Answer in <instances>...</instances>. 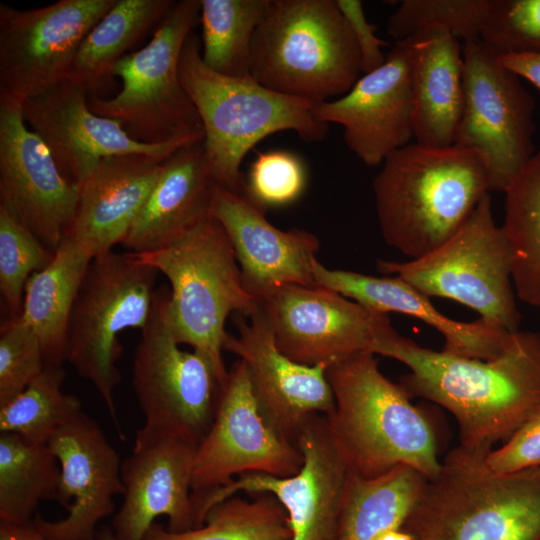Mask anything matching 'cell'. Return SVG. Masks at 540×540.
I'll return each instance as SVG.
<instances>
[{
    "instance_id": "obj_1",
    "label": "cell",
    "mask_w": 540,
    "mask_h": 540,
    "mask_svg": "<svg viewBox=\"0 0 540 540\" xmlns=\"http://www.w3.org/2000/svg\"><path fill=\"white\" fill-rule=\"evenodd\" d=\"M371 352L409 372L399 384L411 397L445 408L459 428V446L487 455L540 407V333L513 332L491 359L460 357L419 345L390 326Z\"/></svg>"
},
{
    "instance_id": "obj_2",
    "label": "cell",
    "mask_w": 540,
    "mask_h": 540,
    "mask_svg": "<svg viewBox=\"0 0 540 540\" xmlns=\"http://www.w3.org/2000/svg\"><path fill=\"white\" fill-rule=\"evenodd\" d=\"M326 375L335 402L326 416L329 432L351 474L373 479L399 465L427 479L438 474L440 440L430 415L383 375L375 354L353 355Z\"/></svg>"
},
{
    "instance_id": "obj_3",
    "label": "cell",
    "mask_w": 540,
    "mask_h": 540,
    "mask_svg": "<svg viewBox=\"0 0 540 540\" xmlns=\"http://www.w3.org/2000/svg\"><path fill=\"white\" fill-rule=\"evenodd\" d=\"M492 190L475 150L408 144L391 153L373 180L386 243L411 259L448 240Z\"/></svg>"
},
{
    "instance_id": "obj_4",
    "label": "cell",
    "mask_w": 540,
    "mask_h": 540,
    "mask_svg": "<svg viewBox=\"0 0 540 540\" xmlns=\"http://www.w3.org/2000/svg\"><path fill=\"white\" fill-rule=\"evenodd\" d=\"M179 77L202 122L212 181L234 193L245 190L244 157L267 136L288 130L316 142L328 133L329 124L314 116L317 103L273 91L251 76L229 77L207 67L194 31L181 50Z\"/></svg>"
},
{
    "instance_id": "obj_5",
    "label": "cell",
    "mask_w": 540,
    "mask_h": 540,
    "mask_svg": "<svg viewBox=\"0 0 540 540\" xmlns=\"http://www.w3.org/2000/svg\"><path fill=\"white\" fill-rule=\"evenodd\" d=\"M459 445L427 479L401 531L407 540H540V468L497 474Z\"/></svg>"
},
{
    "instance_id": "obj_6",
    "label": "cell",
    "mask_w": 540,
    "mask_h": 540,
    "mask_svg": "<svg viewBox=\"0 0 540 540\" xmlns=\"http://www.w3.org/2000/svg\"><path fill=\"white\" fill-rule=\"evenodd\" d=\"M361 73L358 46L336 0H269L252 44L254 80L320 103L347 93Z\"/></svg>"
},
{
    "instance_id": "obj_7",
    "label": "cell",
    "mask_w": 540,
    "mask_h": 540,
    "mask_svg": "<svg viewBox=\"0 0 540 540\" xmlns=\"http://www.w3.org/2000/svg\"><path fill=\"white\" fill-rule=\"evenodd\" d=\"M131 254L168 279L169 319L176 341L205 355L225 385L229 374L222 358L226 319L232 313L248 315L259 303L244 287L221 224L210 215L163 248Z\"/></svg>"
},
{
    "instance_id": "obj_8",
    "label": "cell",
    "mask_w": 540,
    "mask_h": 540,
    "mask_svg": "<svg viewBox=\"0 0 540 540\" xmlns=\"http://www.w3.org/2000/svg\"><path fill=\"white\" fill-rule=\"evenodd\" d=\"M200 8V0L174 1L149 43L114 66L119 93L110 99L89 95L92 112L118 121L139 143L203 140L201 119L179 77L181 50L200 22Z\"/></svg>"
},
{
    "instance_id": "obj_9",
    "label": "cell",
    "mask_w": 540,
    "mask_h": 540,
    "mask_svg": "<svg viewBox=\"0 0 540 540\" xmlns=\"http://www.w3.org/2000/svg\"><path fill=\"white\" fill-rule=\"evenodd\" d=\"M159 272L128 253L113 250L89 263L76 296L67 329V362L90 381L104 401L123 438L114 390L121 381L119 335L149 321Z\"/></svg>"
},
{
    "instance_id": "obj_10",
    "label": "cell",
    "mask_w": 540,
    "mask_h": 540,
    "mask_svg": "<svg viewBox=\"0 0 540 540\" xmlns=\"http://www.w3.org/2000/svg\"><path fill=\"white\" fill-rule=\"evenodd\" d=\"M379 272L396 276L424 295L469 307L488 324L519 330L521 314L512 282V253L485 195L465 223L431 252L405 262L378 260Z\"/></svg>"
},
{
    "instance_id": "obj_11",
    "label": "cell",
    "mask_w": 540,
    "mask_h": 540,
    "mask_svg": "<svg viewBox=\"0 0 540 540\" xmlns=\"http://www.w3.org/2000/svg\"><path fill=\"white\" fill-rule=\"evenodd\" d=\"M169 299L168 287L156 290L134 352L132 386L145 419L140 429L199 444L213 423L224 385L205 355L180 349L171 329Z\"/></svg>"
},
{
    "instance_id": "obj_12",
    "label": "cell",
    "mask_w": 540,
    "mask_h": 540,
    "mask_svg": "<svg viewBox=\"0 0 540 540\" xmlns=\"http://www.w3.org/2000/svg\"><path fill=\"white\" fill-rule=\"evenodd\" d=\"M462 53L463 106L453 145L477 151L492 190L504 192L535 153V101L481 39L463 42Z\"/></svg>"
},
{
    "instance_id": "obj_13",
    "label": "cell",
    "mask_w": 540,
    "mask_h": 540,
    "mask_svg": "<svg viewBox=\"0 0 540 540\" xmlns=\"http://www.w3.org/2000/svg\"><path fill=\"white\" fill-rule=\"evenodd\" d=\"M297 446L303 465L293 476L244 473L227 485L192 497L196 523L202 525L212 507L240 491L271 493L287 512L290 540H336L350 472L332 441L325 415L312 414L305 420Z\"/></svg>"
},
{
    "instance_id": "obj_14",
    "label": "cell",
    "mask_w": 540,
    "mask_h": 540,
    "mask_svg": "<svg viewBox=\"0 0 540 540\" xmlns=\"http://www.w3.org/2000/svg\"><path fill=\"white\" fill-rule=\"evenodd\" d=\"M116 0H59L18 10L0 4V92L22 100L67 79L86 35Z\"/></svg>"
},
{
    "instance_id": "obj_15",
    "label": "cell",
    "mask_w": 540,
    "mask_h": 540,
    "mask_svg": "<svg viewBox=\"0 0 540 540\" xmlns=\"http://www.w3.org/2000/svg\"><path fill=\"white\" fill-rule=\"evenodd\" d=\"M303 455L265 420L252 391L246 365L231 367L213 423L197 446L192 497L229 484L244 473L286 478L299 472Z\"/></svg>"
},
{
    "instance_id": "obj_16",
    "label": "cell",
    "mask_w": 540,
    "mask_h": 540,
    "mask_svg": "<svg viewBox=\"0 0 540 540\" xmlns=\"http://www.w3.org/2000/svg\"><path fill=\"white\" fill-rule=\"evenodd\" d=\"M278 349L295 362L314 366L371 352L391 326L372 311L327 288L284 285L259 302ZM372 353V352H371Z\"/></svg>"
},
{
    "instance_id": "obj_17",
    "label": "cell",
    "mask_w": 540,
    "mask_h": 540,
    "mask_svg": "<svg viewBox=\"0 0 540 540\" xmlns=\"http://www.w3.org/2000/svg\"><path fill=\"white\" fill-rule=\"evenodd\" d=\"M22 101L0 92V208L55 252L74 217L79 187L27 128Z\"/></svg>"
},
{
    "instance_id": "obj_18",
    "label": "cell",
    "mask_w": 540,
    "mask_h": 540,
    "mask_svg": "<svg viewBox=\"0 0 540 540\" xmlns=\"http://www.w3.org/2000/svg\"><path fill=\"white\" fill-rule=\"evenodd\" d=\"M246 316L238 313L234 320L238 335L227 334L223 350L237 355L246 365L253 394L267 423L297 446L301 427L310 415L328 416L334 410L327 366L304 365L284 355L276 346L260 305Z\"/></svg>"
},
{
    "instance_id": "obj_19",
    "label": "cell",
    "mask_w": 540,
    "mask_h": 540,
    "mask_svg": "<svg viewBox=\"0 0 540 540\" xmlns=\"http://www.w3.org/2000/svg\"><path fill=\"white\" fill-rule=\"evenodd\" d=\"M197 446L184 437L137 430L132 452L121 463L124 493L112 520L115 540H144L163 515L170 532L195 528L191 494Z\"/></svg>"
},
{
    "instance_id": "obj_20",
    "label": "cell",
    "mask_w": 540,
    "mask_h": 540,
    "mask_svg": "<svg viewBox=\"0 0 540 540\" xmlns=\"http://www.w3.org/2000/svg\"><path fill=\"white\" fill-rule=\"evenodd\" d=\"M89 94L64 80L22 101L26 124L48 147L62 174L79 186L107 157L139 153L164 161L191 142L149 145L132 139L121 124L92 112Z\"/></svg>"
},
{
    "instance_id": "obj_21",
    "label": "cell",
    "mask_w": 540,
    "mask_h": 540,
    "mask_svg": "<svg viewBox=\"0 0 540 540\" xmlns=\"http://www.w3.org/2000/svg\"><path fill=\"white\" fill-rule=\"evenodd\" d=\"M60 466L58 502L66 517L33 524L49 540H94L96 527L123 495L120 457L100 425L83 411L48 441Z\"/></svg>"
},
{
    "instance_id": "obj_22",
    "label": "cell",
    "mask_w": 540,
    "mask_h": 540,
    "mask_svg": "<svg viewBox=\"0 0 540 540\" xmlns=\"http://www.w3.org/2000/svg\"><path fill=\"white\" fill-rule=\"evenodd\" d=\"M314 116L342 126L346 146L367 166L382 164L391 153L410 144L413 93L405 42H396L384 64L360 76L347 93L317 103Z\"/></svg>"
},
{
    "instance_id": "obj_23",
    "label": "cell",
    "mask_w": 540,
    "mask_h": 540,
    "mask_svg": "<svg viewBox=\"0 0 540 540\" xmlns=\"http://www.w3.org/2000/svg\"><path fill=\"white\" fill-rule=\"evenodd\" d=\"M211 215L225 230L240 265L246 291L259 303L284 285L315 287L318 238L305 230L283 231L246 195L215 183Z\"/></svg>"
},
{
    "instance_id": "obj_24",
    "label": "cell",
    "mask_w": 540,
    "mask_h": 540,
    "mask_svg": "<svg viewBox=\"0 0 540 540\" xmlns=\"http://www.w3.org/2000/svg\"><path fill=\"white\" fill-rule=\"evenodd\" d=\"M162 162L139 153L104 158L78 186L76 211L63 239L92 259L122 244L160 174Z\"/></svg>"
},
{
    "instance_id": "obj_25",
    "label": "cell",
    "mask_w": 540,
    "mask_h": 540,
    "mask_svg": "<svg viewBox=\"0 0 540 540\" xmlns=\"http://www.w3.org/2000/svg\"><path fill=\"white\" fill-rule=\"evenodd\" d=\"M316 286L335 291L380 313L397 312L417 318L444 338L443 351L452 355L491 359L502 352L511 332L479 319L461 322L442 314L430 298L396 276L376 277L353 271L328 269L317 262Z\"/></svg>"
},
{
    "instance_id": "obj_26",
    "label": "cell",
    "mask_w": 540,
    "mask_h": 540,
    "mask_svg": "<svg viewBox=\"0 0 540 540\" xmlns=\"http://www.w3.org/2000/svg\"><path fill=\"white\" fill-rule=\"evenodd\" d=\"M212 186L204 141L180 147L162 162L122 245L142 253L175 242L211 215Z\"/></svg>"
},
{
    "instance_id": "obj_27",
    "label": "cell",
    "mask_w": 540,
    "mask_h": 540,
    "mask_svg": "<svg viewBox=\"0 0 540 540\" xmlns=\"http://www.w3.org/2000/svg\"><path fill=\"white\" fill-rule=\"evenodd\" d=\"M402 41L410 59L415 143L449 147L463 106L462 45L440 28L421 30Z\"/></svg>"
},
{
    "instance_id": "obj_28",
    "label": "cell",
    "mask_w": 540,
    "mask_h": 540,
    "mask_svg": "<svg viewBox=\"0 0 540 540\" xmlns=\"http://www.w3.org/2000/svg\"><path fill=\"white\" fill-rule=\"evenodd\" d=\"M92 258L63 239L52 261L29 278L21 317L38 337L45 366L67 361V329L82 279Z\"/></svg>"
},
{
    "instance_id": "obj_29",
    "label": "cell",
    "mask_w": 540,
    "mask_h": 540,
    "mask_svg": "<svg viewBox=\"0 0 540 540\" xmlns=\"http://www.w3.org/2000/svg\"><path fill=\"white\" fill-rule=\"evenodd\" d=\"M426 481L406 465L373 479L350 473L336 540H381L387 533L401 529Z\"/></svg>"
},
{
    "instance_id": "obj_30",
    "label": "cell",
    "mask_w": 540,
    "mask_h": 540,
    "mask_svg": "<svg viewBox=\"0 0 540 540\" xmlns=\"http://www.w3.org/2000/svg\"><path fill=\"white\" fill-rule=\"evenodd\" d=\"M174 0H116L84 38L66 80L96 94L114 66L153 28Z\"/></svg>"
},
{
    "instance_id": "obj_31",
    "label": "cell",
    "mask_w": 540,
    "mask_h": 540,
    "mask_svg": "<svg viewBox=\"0 0 540 540\" xmlns=\"http://www.w3.org/2000/svg\"><path fill=\"white\" fill-rule=\"evenodd\" d=\"M59 462L48 444L0 433V523L31 522L41 500H58Z\"/></svg>"
},
{
    "instance_id": "obj_32",
    "label": "cell",
    "mask_w": 540,
    "mask_h": 540,
    "mask_svg": "<svg viewBox=\"0 0 540 540\" xmlns=\"http://www.w3.org/2000/svg\"><path fill=\"white\" fill-rule=\"evenodd\" d=\"M501 226L512 253V282L517 296L540 308V150L504 191Z\"/></svg>"
},
{
    "instance_id": "obj_33",
    "label": "cell",
    "mask_w": 540,
    "mask_h": 540,
    "mask_svg": "<svg viewBox=\"0 0 540 540\" xmlns=\"http://www.w3.org/2000/svg\"><path fill=\"white\" fill-rule=\"evenodd\" d=\"M269 0H200L201 57L211 70L250 77L252 44Z\"/></svg>"
},
{
    "instance_id": "obj_34",
    "label": "cell",
    "mask_w": 540,
    "mask_h": 540,
    "mask_svg": "<svg viewBox=\"0 0 540 540\" xmlns=\"http://www.w3.org/2000/svg\"><path fill=\"white\" fill-rule=\"evenodd\" d=\"M232 496L212 507L203 525L170 532L155 522L144 540H290L287 512L271 493Z\"/></svg>"
},
{
    "instance_id": "obj_35",
    "label": "cell",
    "mask_w": 540,
    "mask_h": 540,
    "mask_svg": "<svg viewBox=\"0 0 540 540\" xmlns=\"http://www.w3.org/2000/svg\"><path fill=\"white\" fill-rule=\"evenodd\" d=\"M63 366H45L19 395L0 406V433H13L47 444L51 437L79 413L80 400L63 391Z\"/></svg>"
},
{
    "instance_id": "obj_36",
    "label": "cell",
    "mask_w": 540,
    "mask_h": 540,
    "mask_svg": "<svg viewBox=\"0 0 540 540\" xmlns=\"http://www.w3.org/2000/svg\"><path fill=\"white\" fill-rule=\"evenodd\" d=\"M491 0H403L387 22L396 42L428 28H440L457 39H480Z\"/></svg>"
},
{
    "instance_id": "obj_37",
    "label": "cell",
    "mask_w": 540,
    "mask_h": 540,
    "mask_svg": "<svg viewBox=\"0 0 540 540\" xmlns=\"http://www.w3.org/2000/svg\"><path fill=\"white\" fill-rule=\"evenodd\" d=\"M54 254L0 208V294L8 318L20 315L29 278L45 268Z\"/></svg>"
},
{
    "instance_id": "obj_38",
    "label": "cell",
    "mask_w": 540,
    "mask_h": 540,
    "mask_svg": "<svg viewBox=\"0 0 540 540\" xmlns=\"http://www.w3.org/2000/svg\"><path fill=\"white\" fill-rule=\"evenodd\" d=\"M480 39L498 57L540 53V0H491Z\"/></svg>"
},
{
    "instance_id": "obj_39",
    "label": "cell",
    "mask_w": 540,
    "mask_h": 540,
    "mask_svg": "<svg viewBox=\"0 0 540 540\" xmlns=\"http://www.w3.org/2000/svg\"><path fill=\"white\" fill-rule=\"evenodd\" d=\"M40 341L21 315L0 327V406L24 391L44 370Z\"/></svg>"
},
{
    "instance_id": "obj_40",
    "label": "cell",
    "mask_w": 540,
    "mask_h": 540,
    "mask_svg": "<svg viewBox=\"0 0 540 540\" xmlns=\"http://www.w3.org/2000/svg\"><path fill=\"white\" fill-rule=\"evenodd\" d=\"M306 184L302 160L286 150L259 152L250 167L244 195L263 210L297 200Z\"/></svg>"
},
{
    "instance_id": "obj_41",
    "label": "cell",
    "mask_w": 540,
    "mask_h": 540,
    "mask_svg": "<svg viewBox=\"0 0 540 540\" xmlns=\"http://www.w3.org/2000/svg\"><path fill=\"white\" fill-rule=\"evenodd\" d=\"M497 474L540 468V407L499 447L485 457Z\"/></svg>"
},
{
    "instance_id": "obj_42",
    "label": "cell",
    "mask_w": 540,
    "mask_h": 540,
    "mask_svg": "<svg viewBox=\"0 0 540 540\" xmlns=\"http://www.w3.org/2000/svg\"><path fill=\"white\" fill-rule=\"evenodd\" d=\"M336 2L358 46L362 73L378 69L386 60L382 47L388 44L376 36V26L367 21L362 2L360 0H336Z\"/></svg>"
},
{
    "instance_id": "obj_43",
    "label": "cell",
    "mask_w": 540,
    "mask_h": 540,
    "mask_svg": "<svg viewBox=\"0 0 540 540\" xmlns=\"http://www.w3.org/2000/svg\"><path fill=\"white\" fill-rule=\"evenodd\" d=\"M0 540H49L44 537L33 522L27 524L0 523Z\"/></svg>"
},
{
    "instance_id": "obj_44",
    "label": "cell",
    "mask_w": 540,
    "mask_h": 540,
    "mask_svg": "<svg viewBox=\"0 0 540 540\" xmlns=\"http://www.w3.org/2000/svg\"><path fill=\"white\" fill-rule=\"evenodd\" d=\"M94 540H115L111 527H104L103 529H101V531H97Z\"/></svg>"
}]
</instances>
